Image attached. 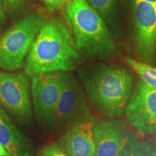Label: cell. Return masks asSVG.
Returning <instances> with one entry per match:
<instances>
[{
  "label": "cell",
  "mask_w": 156,
  "mask_h": 156,
  "mask_svg": "<svg viewBox=\"0 0 156 156\" xmlns=\"http://www.w3.org/2000/svg\"><path fill=\"white\" fill-rule=\"evenodd\" d=\"M69 31L58 19L44 23L31 46L25 73L28 77L73 70L80 55Z\"/></svg>",
  "instance_id": "1"
},
{
  "label": "cell",
  "mask_w": 156,
  "mask_h": 156,
  "mask_svg": "<svg viewBox=\"0 0 156 156\" xmlns=\"http://www.w3.org/2000/svg\"><path fill=\"white\" fill-rule=\"evenodd\" d=\"M89 101L97 112L108 119L122 117L133 89L127 69L114 65L98 66L84 80Z\"/></svg>",
  "instance_id": "2"
},
{
  "label": "cell",
  "mask_w": 156,
  "mask_h": 156,
  "mask_svg": "<svg viewBox=\"0 0 156 156\" xmlns=\"http://www.w3.org/2000/svg\"><path fill=\"white\" fill-rule=\"evenodd\" d=\"M65 12L78 50L101 58L114 53L116 46L108 28L87 0H69Z\"/></svg>",
  "instance_id": "3"
},
{
  "label": "cell",
  "mask_w": 156,
  "mask_h": 156,
  "mask_svg": "<svg viewBox=\"0 0 156 156\" xmlns=\"http://www.w3.org/2000/svg\"><path fill=\"white\" fill-rule=\"evenodd\" d=\"M44 24L41 16L29 15L0 37V67L12 71L22 67Z\"/></svg>",
  "instance_id": "4"
},
{
  "label": "cell",
  "mask_w": 156,
  "mask_h": 156,
  "mask_svg": "<svg viewBox=\"0 0 156 156\" xmlns=\"http://www.w3.org/2000/svg\"><path fill=\"white\" fill-rule=\"evenodd\" d=\"M71 74L45 73L32 77L31 91L36 119L44 126L55 125L58 101Z\"/></svg>",
  "instance_id": "5"
},
{
  "label": "cell",
  "mask_w": 156,
  "mask_h": 156,
  "mask_svg": "<svg viewBox=\"0 0 156 156\" xmlns=\"http://www.w3.org/2000/svg\"><path fill=\"white\" fill-rule=\"evenodd\" d=\"M28 77L25 73L0 72V108L22 124L33 117Z\"/></svg>",
  "instance_id": "6"
},
{
  "label": "cell",
  "mask_w": 156,
  "mask_h": 156,
  "mask_svg": "<svg viewBox=\"0 0 156 156\" xmlns=\"http://www.w3.org/2000/svg\"><path fill=\"white\" fill-rule=\"evenodd\" d=\"M126 122L140 135L155 134L156 127V88L142 80L136 82L125 108Z\"/></svg>",
  "instance_id": "7"
},
{
  "label": "cell",
  "mask_w": 156,
  "mask_h": 156,
  "mask_svg": "<svg viewBox=\"0 0 156 156\" xmlns=\"http://www.w3.org/2000/svg\"><path fill=\"white\" fill-rule=\"evenodd\" d=\"M91 117L93 116L87 107L80 83L71 75L58 101L55 122L56 130L65 129L75 122Z\"/></svg>",
  "instance_id": "8"
},
{
  "label": "cell",
  "mask_w": 156,
  "mask_h": 156,
  "mask_svg": "<svg viewBox=\"0 0 156 156\" xmlns=\"http://www.w3.org/2000/svg\"><path fill=\"white\" fill-rule=\"evenodd\" d=\"M134 137L133 132L116 119L95 123V156H119Z\"/></svg>",
  "instance_id": "9"
},
{
  "label": "cell",
  "mask_w": 156,
  "mask_h": 156,
  "mask_svg": "<svg viewBox=\"0 0 156 156\" xmlns=\"http://www.w3.org/2000/svg\"><path fill=\"white\" fill-rule=\"evenodd\" d=\"M136 43L140 58L148 61L156 47V5L134 0Z\"/></svg>",
  "instance_id": "10"
},
{
  "label": "cell",
  "mask_w": 156,
  "mask_h": 156,
  "mask_svg": "<svg viewBox=\"0 0 156 156\" xmlns=\"http://www.w3.org/2000/svg\"><path fill=\"white\" fill-rule=\"evenodd\" d=\"M94 117L85 119L66 129L58 139L61 149L68 156H95Z\"/></svg>",
  "instance_id": "11"
},
{
  "label": "cell",
  "mask_w": 156,
  "mask_h": 156,
  "mask_svg": "<svg viewBox=\"0 0 156 156\" xmlns=\"http://www.w3.org/2000/svg\"><path fill=\"white\" fill-rule=\"evenodd\" d=\"M0 144L10 156H30L31 146L11 119L0 108Z\"/></svg>",
  "instance_id": "12"
},
{
  "label": "cell",
  "mask_w": 156,
  "mask_h": 156,
  "mask_svg": "<svg viewBox=\"0 0 156 156\" xmlns=\"http://www.w3.org/2000/svg\"><path fill=\"white\" fill-rule=\"evenodd\" d=\"M125 62L140 76L144 83L156 88V68L131 58H126Z\"/></svg>",
  "instance_id": "13"
},
{
  "label": "cell",
  "mask_w": 156,
  "mask_h": 156,
  "mask_svg": "<svg viewBox=\"0 0 156 156\" xmlns=\"http://www.w3.org/2000/svg\"><path fill=\"white\" fill-rule=\"evenodd\" d=\"M138 156H156V140L147 138L140 141Z\"/></svg>",
  "instance_id": "14"
},
{
  "label": "cell",
  "mask_w": 156,
  "mask_h": 156,
  "mask_svg": "<svg viewBox=\"0 0 156 156\" xmlns=\"http://www.w3.org/2000/svg\"><path fill=\"white\" fill-rule=\"evenodd\" d=\"M87 1L89 5L98 12L100 13L103 16H106L112 9L114 0H87Z\"/></svg>",
  "instance_id": "15"
},
{
  "label": "cell",
  "mask_w": 156,
  "mask_h": 156,
  "mask_svg": "<svg viewBox=\"0 0 156 156\" xmlns=\"http://www.w3.org/2000/svg\"><path fill=\"white\" fill-rule=\"evenodd\" d=\"M140 143V140L135 136L129 142L128 145L119 156H138Z\"/></svg>",
  "instance_id": "16"
},
{
  "label": "cell",
  "mask_w": 156,
  "mask_h": 156,
  "mask_svg": "<svg viewBox=\"0 0 156 156\" xmlns=\"http://www.w3.org/2000/svg\"><path fill=\"white\" fill-rule=\"evenodd\" d=\"M3 9L8 12L19 10L25 5L27 0H0Z\"/></svg>",
  "instance_id": "17"
},
{
  "label": "cell",
  "mask_w": 156,
  "mask_h": 156,
  "mask_svg": "<svg viewBox=\"0 0 156 156\" xmlns=\"http://www.w3.org/2000/svg\"><path fill=\"white\" fill-rule=\"evenodd\" d=\"M43 156H68L59 147L54 144L46 146L42 150Z\"/></svg>",
  "instance_id": "18"
},
{
  "label": "cell",
  "mask_w": 156,
  "mask_h": 156,
  "mask_svg": "<svg viewBox=\"0 0 156 156\" xmlns=\"http://www.w3.org/2000/svg\"><path fill=\"white\" fill-rule=\"evenodd\" d=\"M69 0H43L45 6L49 12H54L61 9L69 2Z\"/></svg>",
  "instance_id": "19"
},
{
  "label": "cell",
  "mask_w": 156,
  "mask_h": 156,
  "mask_svg": "<svg viewBox=\"0 0 156 156\" xmlns=\"http://www.w3.org/2000/svg\"><path fill=\"white\" fill-rule=\"evenodd\" d=\"M5 15L4 12V9L2 5L1 2H0V26L2 25V23L5 22Z\"/></svg>",
  "instance_id": "20"
},
{
  "label": "cell",
  "mask_w": 156,
  "mask_h": 156,
  "mask_svg": "<svg viewBox=\"0 0 156 156\" xmlns=\"http://www.w3.org/2000/svg\"><path fill=\"white\" fill-rule=\"evenodd\" d=\"M0 156H10L8 152L5 150V148L0 144Z\"/></svg>",
  "instance_id": "21"
},
{
  "label": "cell",
  "mask_w": 156,
  "mask_h": 156,
  "mask_svg": "<svg viewBox=\"0 0 156 156\" xmlns=\"http://www.w3.org/2000/svg\"><path fill=\"white\" fill-rule=\"evenodd\" d=\"M142 1L147 2L148 3H151V4H153V5H156V0H142Z\"/></svg>",
  "instance_id": "22"
},
{
  "label": "cell",
  "mask_w": 156,
  "mask_h": 156,
  "mask_svg": "<svg viewBox=\"0 0 156 156\" xmlns=\"http://www.w3.org/2000/svg\"><path fill=\"white\" fill-rule=\"evenodd\" d=\"M36 156H43V155L41 153H38V154H36Z\"/></svg>",
  "instance_id": "23"
},
{
  "label": "cell",
  "mask_w": 156,
  "mask_h": 156,
  "mask_svg": "<svg viewBox=\"0 0 156 156\" xmlns=\"http://www.w3.org/2000/svg\"><path fill=\"white\" fill-rule=\"evenodd\" d=\"M155 134H156V127H155Z\"/></svg>",
  "instance_id": "24"
}]
</instances>
